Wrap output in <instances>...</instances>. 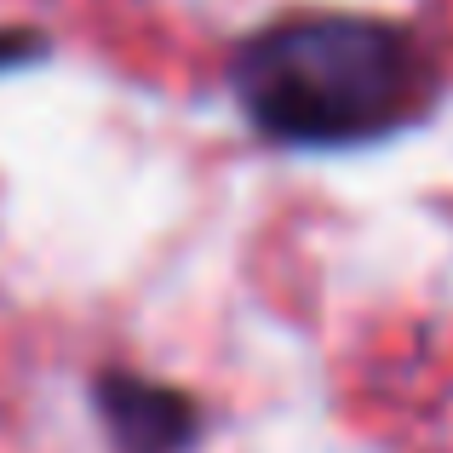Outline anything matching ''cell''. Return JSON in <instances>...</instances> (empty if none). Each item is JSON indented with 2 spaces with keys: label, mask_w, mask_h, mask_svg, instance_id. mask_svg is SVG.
Instances as JSON below:
<instances>
[{
  "label": "cell",
  "mask_w": 453,
  "mask_h": 453,
  "mask_svg": "<svg viewBox=\"0 0 453 453\" xmlns=\"http://www.w3.org/2000/svg\"><path fill=\"white\" fill-rule=\"evenodd\" d=\"M92 402L115 453H184L201 436V402L184 385L133 373V367H104L92 379Z\"/></svg>",
  "instance_id": "obj_2"
},
{
  "label": "cell",
  "mask_w": 453,
  "mask_h": 453,
  "mask_svg": "<svg viewBox=\"0 0 453 453\" xmlns=\"http://www.w3.org/2000/svg\"><path fill=\"white\" fill-rule=\"evenodd\" d=\"M46 58V35L41 29H23V23H0V75L6 69H29Z\"/></svg>",
  "instance_id": "obj_3"
},
{
  "label": "cell",
  "mask_w": 453,
  "mask_h": 453,
  "mask_svg": "<svg viewBox=\"0 0 453 453\" xmlns=\"http://www.w3.org/2000/svg\"><path fill=\"white\" fill-rule=\"evenodd\" d=\"M224 81L265 144L299 155L385 144L442 104V58L419 29L344 6L265 18L230 46Z\"/></svg>",
  "instance_id": "obj_1"
}]
</instances>
